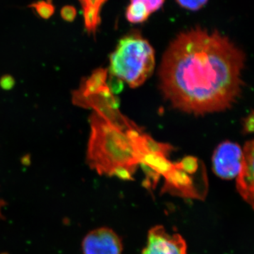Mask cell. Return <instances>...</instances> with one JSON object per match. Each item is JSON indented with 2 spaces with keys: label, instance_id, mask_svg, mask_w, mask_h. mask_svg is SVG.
I'll return each mask as SVG.
<instances>
[{
  "label": "cell",
  "instance_id": "obj_10",
  "mask_svg": "<svg viewBox=\"0 0 254 254\" xmlns=\"http://www.w3.org/2000/svg\"><path fill=\"white\" fill-rule=\"evenodd\" d=\"M81 5L85 28L89 34L95 35L101 23V11L108 0H78Z\"/></svg>",
  "mask_w": 254,
  "mask_h": 254
},
{
  "label": "cell",
  "instance_id": "obj_2",
  "mask_svg": "<svg viewBox=\"0 0 254 254\" xmlns=\"http://www.w3.org/2000/svg\"><path fill=\"white\" fill-rule=\"evenodd\" d=\"M89 120L91 134L86 161L90 168L100 175L133 180L132 177L141 163L138 140L141 130L138 127L121 128L94 112Z\"/></svg>",
  "mask_w": 254,
  "mask_h": 254
},
{
  "label": "cell",
  "instance_id": "obj_13",
  "mask_svg": "<svg viewBox=\"0 0 254 254\" xmlns=\"http://www.w3.org/2000/svg\"><path fill=\"white\" fill-rule=\"evenodd\" d=\"M37 13L42 18H48L54 13V8L53 5L47 3L46 1H39L34 6Z\"/></svg>",
  "mask_w": 254,
  "mask_h": 254
},
{
  "label": "cell",
  "instance_id": "obj_14",
  "mask_svg": "<svg viewBox=\"0 0 254 254\" xmlns=\"http://www.w3.org/2000/svg\"><path fill=\"white\" fill-rule=\"evenodd\" d=\"M130 1H141L142 4L145 5L150 14L158 11L163 6L165 0H130Z\"/></svg>",
  "mask_w": 254,
  "mask_h": 254
},
{
  "label": "cell",
  "instance_id": "obj_16",
  "mask_svg": "<svg viewBox=\"0 0 254 254\" xmlns=\"http://www.w3.org/2000/svg\"><path fill=\"white\" fill-rule=\"evenodd\" d=\"M62 17L66 21H73L76 17V11L74 8L71 6H65L61 11Z\"/></svg>",
  "mask_w": 254,
  "mask_h": 254
},
{
  "label": "cell",
  "instance_id": "obj_7",
  "mask_svg": "<svg viewBox=\"0 0 254 254\" xmlns=\"http://www.w3.org/2000/svg\"><path fill=\"white\" fill-rule=\"evenodd\" d=\"M82 250L83 254H123V240L112 229L99 227L87 234Z\"/></svg>",
  "mask_w": 254,
  "mask_h": 254
},
{
  "label": "cell",
  "instance_id": "obj_11",
  "mask_svg": "<svg viewBox=\"0 0 254 254\" xmlns=\"http://www.w3.org/2000/svg\"><path fill=\"white\" fill-rule=\"evenodd\" d=\"M150 13L141 1H130L126 10L127 19L132 23H141L147 21Z\"/></svg>",
  "mask_w": 254,
  "mask_h": 254
},
{
  "label": "cell",
  "instance_id": "obj_8",
  "mask_svg": "<svg viewBox=\"0 0 254 254\" xmlns=\"http://www.w3.org/2000/svg\"><path fill=\"white\" fill-rule=\"evenodd\" d=\"M254 141L245 143L242 168L237 179V190L247 203L254 208Z\"/></svg>",
  "mask_w": 254,
  "mask_h": 254
},
{
  "label": "cell",
  "instance_id": "obj_6",
  "mask_svg": "<svg viewBox=\"0 0 254 254\" xmlns=\"http://www.w3.org/2000/svg\"><path fill=\"white\" fill-rule=\"evenodd\" d=\"M141 254H187L186 241L178 233H170L161 225L148 231L146 246Z\"/></svg>",
  "mask_w": 254,
  "mask_h": 254
},
{
  "label": "cell",
  "instance_id": "obj_17",
  "mask_svg": "<svg viewBox=\"0 0 254 254\" xmlns=\"http://www.w3.org/2000/svg\"><path fill=\"white\" fill-rule=\"evenodd\" d=\"M254 112L252 111V113L248 115L244 120L243 122V131L245 133H250L254 131Z\"/></svg>",
  "mask_w": 254,
  "mask_h": 254
},
{
  "label": "cell",
  "instance_id": "obj_1",
  "mask_svg": "<svg viewBox=\"0 0 254 254\" xmlns=\"http://www.w3.org/2000/svg\"><path fill=\"white\" fill-rule=\"evenodd\" d=\"M245 60L244 52L218 31L190 28L177 36L163 55L160 89L185 113L224 111L242 93Z\"/></svg>",
  "mask_w": 254,
  "mask_h": 254
},
{
  "label": "cell",
  "instance_id": "obj_3",
  "mask_svg": "<svg viewBox=\"0 0 254 254\" xmlns=\"http://www.w3.org/2000/svg\"><path fill=\"white\" fill-rule=\"evenodd\" d=\"M110 61V75L126 82L131 88H137L153 73L155 51L149 42L134 31L120 39Z\"/></svg>",
  "mask_w": 254,
  "mask_h": 254
},
{
  "label": "cell",
  "instance_id": "obj_12",
  "mask_svg": "<svg viewBox=\"0 0 254 254\" xmlns=\"http://www.w3.org/2000/svg\"><path fill=\"white\" fill-rule=\"evenodd\" d=\"M176 1L184 9L196 11L205 6L208 0H176Z\"/></svg>",
  "mask_w": 254,
  "mask_h": 254
},
{
  "label": "cell",
  "instance_id": "obj_18",
  "mask_svg": "<svg viewBox=\"0 0 254 254\" xmlns=\"http://www.w3.org/2000/svg\"><path fill=\"white\" fill-rule=\"evenodd\" d=\"M5 205H6V203H5L4 200L0 199V220H1V219L3 218L2 210L3 208L5 206Z\"/></svg>",
  "mask_w": 254,
  "mask_h": 254
},
{
  "label": "cell",
  "instance_id": "obj_5",
  "mask_svg": "<svg viewBox=\"0 0 254 254\" xmlns=\"http://www.w3.org/2000/svg\"><path fill=\"white\" fill-rule=\"evenodd\" d=\"M243 159L240 145L231 141H224L215 148L212 158L214 173L225 180L235 178L240 173Z\"/></svg>",
  "mask_w": 254,
  "mask_h": 254
},
{
  "label": "cell",
  "instance_id": "obj_9",
  "mask_svg": "<svg viewBox=\"0 0 254 254\" xmlns=\"http://www.w3.org/2000/svg\"><path fill=\"white\" fill-rule=\"evenodd\" d=\"M108 73L107 68H97L89 77L82 80L79 88L73 93L81 97L99 93L108 86Z\"/></svg>",
  "mask_w": 254,
  "mask_h": 254
},
{
  "label": "cell",
  "instance_id": "obj_15",
  "mask_svg": "<svg viewBox=\"0 0 254 254\" xmlns=\"http://www.w3.org/2000/svg\"><path fill=\"white\" fill-rule=\"evenodd\" d=\"M15 86V80L11 75L6 74L0 78V87L5 91L12 89Z\"/></svg>",
  "mask_w": 254,
  "mask_h": 254
},
{
  "label": "cell",
  "instance_id": "obj_4",
  "mask_svg": "<svg viewBox=\"0 0 254 254\" xmlns=\"http://www.w3.org/2000/svg\"><path fill=\"white\" fill-rule=\"evenodd\" d=\"M164 178L163 193L199 200L206 196L208 184L204 165L195 157L187 156L173 163Z\"/></svg>",
  "mask_w": 254,
  "mask_h": 254
}]
</instances>
